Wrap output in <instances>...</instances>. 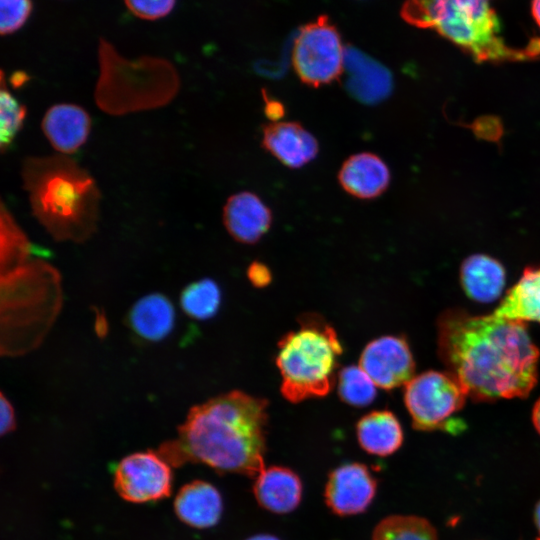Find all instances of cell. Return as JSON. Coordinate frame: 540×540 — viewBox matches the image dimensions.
Segmentation results:
<instances>
[{
  "label": "cell",
  "instance_id": "cell-1",
  "mask_svg": "<svg viewBox=\"0 0 540 540\" xmlns=\"http://www.w3.org/2000/svg\"><path fill=\"white\" fill-rule=\"evenodd\" d=\"M438 350L476 401L523 398L537 382L539 350L524 322L449 309L439 317Z\"/></svg>",
  "mask_w": 540,
  "mask_h": 540
},
{
  "label": "cell",
  "instance_id": "cell-2",
  "mask_svg": "<svg viewBox=\"0 0 540 540\" xmlns=\"http://www.w3.org/2000/svg\"><path fill=\"white\" fill-rule=\"evenodd\" d=\"M268 402L233 390L193 406L177 437L158 452L173 466L205 464L219 473L256 477L264 466Z\"/></svg>",
  "mask_w": 540,
  "mask_h": 540
},
{
  "label": "cell",
  "instance_id": "cell-3",
  "mask_svg": "<svg viewBox=\"0 0 540 540\" xmlns=\"http://www.w3.org/2000/svg\"><path fill=\"white\" fill-rule=\"evenodd\" d=\"M22 178L33 214L55 240L83 242L95 232L100 192L74 160L64 155L27 158Z\"/></svg>",
  "mask_w": 540,
  "mask_h": 540
},
{
  "label": "cell",
  "instance_id": "cell-4",
  "mask_svg": "<svg viewBox=\"0 0 540 540\" xmlns=\"http://www.w3.org/2000/svg\"><path fill=\"white\" fill-rule=\"evenodd\" d=\"M491 1L406 0L401 16L415 27L436 31L478 63L523 61L540 56V38H532L523 48L506 43Z\"/></svg>",
  "mask_w": 540,
  "mask_h": 540
},
{
  "label": "cell",
  "instance_id": "cell-5",
  "mask_svg": "<svg viewBox=\"0 0 540 540\" xmlns=\"http://www.w3.org/2000/svg\"><path fill=\"white\" fill-rule=\"evenodd\" d=\"M1 355L20 356L37 348L62 304L58 270L41 259L1 274Z\"/></svg>",
  "mask_w": 540,
  "mask_h": 540
},
{
  "label": "cell",
  "instance_id": "cell-6",
  "mask_svg": "<svg viewBox=\"0 0 540 540\" xmlns=\"http://www.w3.org/2000/svg\"><path fill=\"white\" fill-rule=\"evenodd\" d=\"M298 323L280 339L276 355L280 391L291 403L329 394L343 353L337 332L321 315L306 313Z\"/></svg>",
  "mask_w": 540,
  "mask_h": 540
},
{
  "label": "cell",
  "instance_id": "cell-7",
  "mask_svg": "<svg viewBox=\"0 0 540 540\" xmlns=\"http://www.w3.org/2000/svg\"><path fill=\"white\" fill-rule=\"evenodd\" d=\"M98 58L100 75L95 99L109 114L157 108L169 103L178 92L177 71L166 59L143 56L128 60L103 38Z\"/></svg>",
  "mask_w": 540,
  "mask_h": 540
},
{
  "label": "cell",
  "instance_id": "cell-8",
  "mask_svg": "<svg viewBox=\"0 0 540 540\" xmlns=\"http://www.w3.org/2000/svg\"><path fill=\"white\" fill-rule=\"evenodd\" d=\"M467 396L455 377L438 371L413 377L404 390V402L415 429L453 434L464 430V422L455 415L463 408Z\"/></svg>",
  "mask_w": 540,
  "mask_h": 540
},
{
  "label": "cell",
  "instance_id": "cell-9",
  "mask_svg": "<svg viewBox=\"0 0 540 540\" xmlns=\"http://www.w3.org/2000/svg\"><path fill=\"white\" fill-rule=\"evenodd\" d=\"M292 64L298 78L318 88L337 80L345 66L340 34L327 16L300 29L292 49Z\"/></svg>",
  "mask_w": 540,
  "mask_h": 540
},
{
  "label": "cell",
  "instance_id": "cell-10",
  "mask_svg": "<svg viewBox=\"0 0 540 540\" xmlns=\"http://www.w3.org/2000/svg\"><path fill=\"white\" fill-rule=\"evenodd\" d=\"M114 486L129 502L145 503L165 498L172 486L170 464L159 452L129 454L115 468Z\"/></svg>",
  "mask_w": 540,
  "mask_h": 540
},
{
  "label": "cell",
  "instance_id": "cell-11",
  "mask_svg": "<svg viewBox=\"0 0 540 540\" xmlns=\"http://www.w3.org/2000/svg\"><path fill=\"white\" fill-rule=\"evenodd\" d=\"M378 481L369 467L358 462L333 469L324 488L327 507L341 517L364 513L377 493Z\"/></svg>",
  "mask_w": 540,
  "mask_h": 540
},
{
  "label": "cell",
  "instance_id": "cell-12",
  "mask_svg": "<svg viewBox=\"0 0 540 540\" xmlns=\"http://www.w3.org/2000/svg\"><path fill=\"white\" fill-rule=\"evenodd\" d=\"M359 366L377 387L391 390L414 377L415 363L410 347L400 336H382L363 349Z\"/></svg>",
  "mask_w": 540,
  "mask_h": 540
},
{
  "label": "cell",
  "instance_id": "cell-13",
  "mask_svg": "<svg viewBox=\"0 0 540 540\" xmlns=\"http://www.w3.org/2000/svg\"><path fill=\"white\" fill-rule=\"evenodd\" d=\"M262 145L279 162L293 169L311 162L319 151L314 135L294 121H276L266 125L262 132Z\"/></svg>",
  "mask_w": 540,
  "mask_h": 540
},
{
  "label": "cell",
  "instance_id": "cell-14",
  "mask_svg": "<svg viewBox=\"0 0 540 540\" xmlns=\"http://www.w3.org/2000/svg\"><path fill=\"white\" fill-rule=\"evenodd\" d=\"M223 223L237 242L255 244L270 229L272 213L258 195L242 191L230 196L226 201Z\"/></svg>",
  "mask_w": 540,
  "mask_h": 540
},
{
  "label": "cell",
  "instance_id": "cell-15",
  "mask_svg": "<svg viewBox=\"0 0 540 540\" xmlns=\"http://www.w3.org/2000/svg\"><path fill=\"white\" fill-rule=\"evenodd\" d=\"M252 491L263 509L275 514H288L301 503L303 483L292 469L274 465L264 467L255 477Z\"/></svg>",
  "mask_w": 540,
  "mask_h": 540
},
{
  "label": "cell",
  "instance_id": "cell-16",
  "mask_svg": "<svg viewBox=\"0 0 540 540\" xmlns=\"http://www.w3.org/2000/svg\"><path fill=\"white\" fill-rule=\"evenodd\" d=\"M337 178L348 194L359 199H374L388 188L391 176L388 166L378 155L361 152L344 161Z\"/></svg>",
  "mask_w": 540,
  "mask_h": 540
},
{
  "label": "cell",
  "instance_id": "cell-17",
  "mask_svg": "<svg viewBox=\"0 0 540 540\" xmlns=\"http://www.w3.org/2000/svg\"><path fill=\"white\" fill-rule=\"evenodd\" d=\"M41 127L54 149L62 154H71L86 142L91 119L82 107L61 103L46 111Z\"/></svg>",
  "mask_w": 540,
  "mask_h": 540
},
{
  "label": "cell",
  "instance_id": "cell-18",
  "mask_svg": "<svg viewBox=\"0 0 540 540\" xmlns=\"http://www.w3.org/2000/svg\"><path fill=\"white\" fill-rule=\"evenodd\" d=\"M176 312L172 301L162 293H150L138 299L130 308L127 324L138 340L160 342L174 329Z\"/></svg>",
  "mask_w": 540,
  "mask_h": 540
},
{
  "label": "cell",
  "instance_id": "cell-19",
  "mask_svg": "<svg viewBox=\"0 0 540 540\" xmlns=\"http://www.w3.org/2000/svg\"><path fill=\"white\" fill-rule=\"evenodd\" d=\"M174 509L183 523L205 529L219 522L223 501L220 492L211 483L196 480L184 485L178 491Z\"/></svg>",
  "mask_w": 540,
  "mask_h": 540
},
{
  "label": "cell",
  "instance_id": "cell-20",
  "mask_svg": "<svg viewBox=\"0 0 540 540\" xmlns=\"http://www.w3.org/2000/svg\"><path fill=\"white\" fill-rule=\"evenodd\" d=\"M505 278L503 266L484 254L469 256L460 269L464 292L478 302L488 303L499 298L505 285Z\"/></svg>",
  "mask_w": 540,
  "mask_h": 540
},
{
  "label": "cell",
  "instance_id": "cell-21",
  "mask_svg": "<svg viewBox=\"0 0 540 540\" xmlns=\"http://www.w3.org/2000/svg\"><path fill=\"white\" fill-rule=\"evenodd\" d=\"M356 437L365 452L386 457L401 447L403 430L391 411L378 410L359 419L356 424Z\"/></svg>",
  "mask_w": 540,
  "mask_h": 540
},
{
  "label": "cell",
  "instance_id": "cell-22",
  "mask_svg": "<svg viewBox=\"0 0 540 540\" xmlns=\"http://www.w3.org/2000/svg\"><path fill=\"white\" fill-rule=\"evenodd\" d=\"M494 314L509 320L540 324V265L525 269Z\"/></svg>",
  "mask_w": 540,
  "mask_h": 540
},
{
  "label": "cell",
  "instance_id": "cell-23",
  "mask_svg": "<svg viewBox=\"0 0 540 540\" xmlns=\"http://www.w3.org/2000/svg\"><path fill=\"white\" fill-rule=\"evenodd\" d=\"M0 275L31 260L33 245L11 213L1 204Z\"/></svg>",
  "mask_w": 540,
  "mask_h": 540
},
{
  "label": "cell",
  "instance_id": "cell-24",
  "mask_svg": "<svg viewBox=\"0 0 540 540\" xmlns=\"http://www.w3.org/2000/svg\"><path fill=\"white\" fill-rule=\"evenodd\" d=\"M179 303L188 317L198 321L208 320L220 308L221 289L213 279H199L183 288Z\"/></svg>",
  "mask_w": 540,
  "mask_h": 540
},
{
  "label": "cell",
  "instance_id": "cell-25",
  "mask_svg": "<svg viewBox=\"0 0 540 540\" xmlns=\"http://www.w3.org/2000/svg\"><path fill=\"white\" fill-rule=\"evenodd\" d=\"M371 540H438L436 529L425 518L391 515L375 526Z\"/></svg>",
  "mask_w": 540,
  "mask_h": 540
},
{
  "label": "cell",
  "instance_id": "cell-26",
  "mask_svg": "<svg viewBox=\"0 0 540 540\" xmlns=\"http://www.w3.org/2000/svg\"><path fill=\"white\" fill-rule=\"evenodd\" d=\"M376 387L360 366H346L338 373L339 397L351 406L364 407L371 404L377 394Z\"/></svg>",
  "mask_w": 540,
  "mask_h": 540
},
{
  "label": "cell",
  "instance_id": "cell-27",
  "mask_svg": "<svg viewBox=\"0 0 540 540\" xmlns=\"http://www.w3.org/2000/svg\"><path fill=\"white\" fill-rule=\"evenodd\" d=\"M26 117V107L5 88L4 73L1 74L0 91V147L4 151L15 139Z\"/></svg>",
  "mask_w": 540,
  "mask_h": 540
},
{
  "label": "cell",
  "instance_id": "cell-28",
  "mask_svg": "<svg viewBox=\"0 0 540 540\" xmlns=\"http://www.w3.org/2000/svg\"><path fill=\"white\" fill-rule=\"evenodd\" d=\"M32 0H0V32L2 35L19 30L32 12Z\"/></svg>",
  "mask_w": 540,
  "mask_h": 540
},
{
  "label": "cell",
  "instance_id": "cell-29",
  "mask_svg": "<svg viewBox=\"0 0 540 540\" xmlns=\"http://www.w3.org/2000/svg\"><path fill=\"white\" fill-rule=\"evenodd\" d=\"M127 8L138 18L156 20L168 15L176 0H124Z\"/></svg>",
  "mask_w": 540,
  "mask_h": 540
},
{
  "label": "cell",
  "instance_id": "cell-30",
  "mask_svg": "<svg viewBox=\"0 0 540 540\" xmlns=\"http://www.w3.org/2000/svg\"><path fill=\"white\" fill-rule=\"evenodd\" d=\"M0 418H1L0 430H1L2 435H5L15 430L16 428L15 410L12 406V403L10 402L8 398H6L4 393H1L0 395Z\"/></svg>",
  "mask_w": 540,
  "mask_h": 540
},
{
  "label": "cell",
  "instance_id": "cell-31",
  "mask_svg": "<svg viewBox=\"0 0 540 540\" xmlns=\"http://www.w3.org/2000/svg\"><path fill=\"white\" fill-rule=\"evenodd\" d=\"M249 281L258 288H263L270 284L272 274L270 269L262 262L254 261L247 270Z\"/></svg>",
  "mask_w": 540,
  "mask_h": 540
},
{
  "label": "cell",
  "instance_id": "cell-32",
  "mask_svg": "<svg viewBox=\"0 0 540 540\" xmlns=\"http://www.w3.org/2000/svg\"><path fill=\"white\" fill-rule=\"evenodd\" d=\"M266 100V106H265V113L268 118L272 120V122L279 121V119L284 115V106L281 102L276 100H269L264 95Z\"/></svg>",
  "mask_w": 540,
  "mask_h": 540
},
{
  "label": "cell",
  "instance_id": "cell-33",
  "mask_svg": "<svg viewBox=\"0 0 540 540\" xmlns=\"http://www.w3.org/2000/svg\"><path fill=\"white\" fill-rule=\"evenodd\" d=\"M532 421L537 432L540 434V399H538V401L534 405L532 412Z\"/></svg>",
  "mask_w": 540,
  "mask_h": 540
},
{
  "label": "cell",
  "instance_id": "cell-34",
  "mask_svg": "<svg viewBox=\"0 0 540 540\" xmlns=\"http://www.w3.org/2000/svg\"><path fill=\"white\" fill-rule=\"evenodd\" d=\"M531 13L532 16L540 28V0H532L531 2Z\"/></svg>",
  "mask_w": 540,
  "mask_h": 540
},
{
  "label": "cell",
  "instance_id": "cell-35",
  "mask_svg": "<svg viewBox=\"0 0 540 540\" xmlns=\"http://www.w3.org/2000/svg\"><path fill=\"white\" fill-rule=\"evenodd\" d=\"M28 75H26L25 72H16L12 75V78H11V81H12V84H14V86H19L23 83H25V81L28 79Z\"/></svg>",
  "mask_w": 540,
  "mask_h": 540
},
{
  "label": "cell",
  "instance_id": "cell-36",
  "mask_svg": "<svg viewBox=\"0 0 540 540\" xmlns=\"http://www.w3.org/2000/svg\"><path fill=\"white\" fill-rule=\"evenodd\" d=\"M246 540H280V539L272 534L261 533V534L253 535L247 538Z\"/></svg>",
  "mask_w": 540,
  "mask_h": 540
},
{
  "label": "cell",
  "instance_id": "cell-37",
  "mask_svg": "<svg viewBox=\"0 0 540 540\" xmlns=\"http://www.w3.org/2000/svg\"><path fill=\"white\" fill-rule=\"evenodd\" d=\"M535 523L540 531V501L537 503L534 513Z\"/></svg>",
  "mask_w": 540,
  "mask_h": 540
},
{
  "label": "cell",
  "instance_id": "cell-38",
  "mask_svg": "<svg viewBox=\"0 0 540 540\" xmlns=\"http://www.w3.org/2000/svg\"><path fill=\"white\" fill-rule=\"evenodd\" d=\"M536 540H540V537H539V538H537Z\"/></svg>",
  "mask_w": 540,
  "mask_h": 540
}]
</instances>
